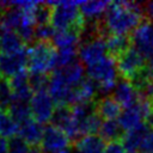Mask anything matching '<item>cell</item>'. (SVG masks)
I'll use <instances>...</instances> for the list:
<instances>
[{
	"label": "cell",
	"instance_id": "6da1fadb",
	"mask_svg": "<svg viewBox=\"0 0 153 153\" xmlns=\"http://www.w3.org/2000/svg\"><path fill=\"white\" fill-rule=\"evenodd\" d=\"M143 7L139 2L115 1L104 14V27L111 35L127 36L135 31L143 22Z\"/></svg>",
	"mask_w": 153,
	"mask_h": 153
},
{
	"label": "cell",
	"instance_id": "7a4b0ae2",
	"mask_svg": "<svg viewBox=\"0 0 153 153\" xmlns=\"http://www.w3.org/2000/svg\"><path fill=\"white\" fill-rule=\"evenodd\" d=\"M51 6L50 25L57 31L76 30L81 31L85 19L80 12V2L78 1H57L47 2Z\"/></svg>",
	"mask_w": 153,
	"mask_h": 153
},
{
	"label": "cell",
	"instance_id": "3957f363",
	"mask_svg": "<svg viewBox=\"0 0 153 153\" xmlns=\"http://www.w3.org/2000/svg\"><path fill=\"white\" fill-rule=\"evenodd\" d=\"M57 50L51 42L37 41L29 48L27 68L30 74H47L56 67Z\"/></svg>",
	"mask_w": 153,
	"mask_h": 153
},
{
	"label": "cell",
	"instance_id": "277c9868",
	"mask_svg": "<svg viewBox=\"0 0 153 153\" xmlns=\"http://www.w3.org/2000/svg\"><path fill=\"white\" fill-rule=\"evenodd\" d=\"M87 76L97 84L98 91L108 93L112 91L117 84V66L116 61L111 56H105L99 62L86 68Z\"/></svg>",
	"mask_w": 153,
	"mask_h": 153
},
{
	"label": "cell",
	"instance_id": "5b68a950",
	"mask_svg": "<svg viewBox=\"0 0 153 153\" xmlns=\"http://www.w3.org/2000/svg\"><path fill=\"white\" fill-rule=\"evenodd\" d=\"M27 61L29 49H26V47L16 53L0 51V78L10 80L20 72H24Z\"/></svg>",
	"mask_w": 153,
	"mask_h": 153
},
{
	"label": "cell",
	"instance_id": "8992f818",
	"mask_svg": "<svg viewBox=\"0 0 153 153\" xmlns=\"http://www.w3.org/2000/svg\"><path fill=\"white\" fill-rule=\"evenodd\" d=\"M147 60L133 47L116 60V66L122 79L133 80L147 65Z\"/></svg>",
	"mask_w": 153,
	"mask_h": 153
},
{
	"label": "cell",
	"instance_id": "52a82bcc",
	"mask_svg": "<svg viewBox=\"0 0 153 153\" xmlns=\"http://www.w3.org/2000/svg\"><path fill=\"white\" fill-rule=\"evenodd\" d=\"M30 108L32 118L38 123H48L51 121L55 112V103L47 90L33 92L32 98L30 100Z\"/></svg>",
	"mask_w": 153,
	"mask_h": 153
},
{
	"label": "cell",
	"instance_id": "ba28073f",
	"mask_svg": "<svg viewBox=\"0 0 153 153\" xmlns=\"http://www.w3.org/2000/svg\"><path fill=\"white\" fill-rule=\"evenodd\" d=\"M108 47H106V39L105 37H96L90 41H86L80 44L78 50V56L85 66L90 67L100 60H103L106 55Z\"/></svg>",
	"mask_w": 153,
	"mask_h": 153
},
{
	"label": "cell",
	"instance_id": "9c48e42d",
	"mask_svg": "<svg viewBox=\"0 0 153 153\" xmlns=\"http://www.w3.org/2000/svg\"><path fill=\"white\" fill-rule=\"evenodd\" d=\"M134 48L147 60H153V22H143L131 35Z\"/></svg>",
	"mask_w": 153,
	"mask_h": 153
},
{
	"label": "cell",
	"instance_id": "30bf717a",
	"mask_svg": "<svg viewBox=\"0 0 153 153\" xmlns=\"http://www.w3.org/2000/svg\"><path fill=\"white\" fill-rule=\"evenodd\" d=\"M71 139L60 128L50 124L44 128L43 139L41 142V149L43 153H60L67 149Z\"/></svg>",
	"mask_w": 153,
	"mask_h": 153
},
{
	"label": "cell",
	"instance_id": "8fae6325",
	"mask_svg": "<svg viewBox=\"0 0 153 153\" xmlns=\"http://www.w3.org/2000/svg\"><path fill=\"white\" fill-rule=\"evenodd\" d=\"M112 98L117 100L121 106L128 108L137 103L141 98V94L129 80L121 79L117 81L115 88L112 90Z\"/></svg>",
	"mask_w": 153,
	"mask_h": 153
},
{
	"label": "cell",
	"instance_id": "7c38bea8",
	"mask_svg": "<svg viewBox=\"0 0 153 153\" xmlns=\"http://www.w3.org/2000/svg\"><path fill=\"white\" fill-rule=\"evenodd\" d=\"M51 75H54L55 78H57L60 81H62L63 84L71 86V87H75L84 78V68L81 66L80 62L75 61L73 63H69L67 66L56 68Z\"/></svg>",
	"mask_w": 153,
	"mask_h": 153
},
{
	"label": "cell",
	"instance_id": "4fadbf2b",
	"mask_svg": "<svg viewBox=\"0 0 153 153\" xmlns=\"http://www.w3.org/2000/svg\"><path fill=\"white\" fill-rule=\"evenodd\" d=\"M8 81L12 87V91H13L14 100H19V102L31 100L33 91L30 85V75H27V73L25 71L14 75Z\"/></svg>",
	"mask_w": 153,
	"mask_h": 153
},
{
	"label": "cell",
	"instance_id": "5bb4252c",
	"mask_svg": "<svg viewBox=\"0 0 153 153\" xmlns=\"http://www.w3.org/2000/svg\"><path fill=\"white\" fill-rule=\"evenodd\" d=\"M97 91V85L90 78H84L73 90V106L79 104L94 103Z\"/></svg>",
	"mask_w": 153,
	"mask_h": 153
},
{
	"label": "cell",
	"instance_id": "9a60e30c",
	"mask_svg": "<svg viewBox=\"0 0 153 153\" xmlns=\"http://www.w3.org/2000/svg\"><path fill=\"white\" fill-rule=\"evenodd\" d=\"M44 128L35 120H29L19 127V136L26 141L31 147H37L43 139Z\"/></svg>",
	"mask_w": 153,
	"mask_h": 153
},
{
	"label": "cell",
	"instance_id": "2e32d148",
	"mask_svg": "<svg viewBox=\"0 0 153 153\" xmlns=\"http://www.w3.org/2000/svg\"><path fill=\"white\" fill-rule=\"evenodd\" d=\"M94 106H96L97 115L105 121L115 120L120 117V115L122 114L120 103L115 100L112 97L106 96V97L99 98L98 100L94 102Z\"/></svg>",
	"mask_w": 153,
	"mask_h": 153
},
{
	"label": "cell",
	"instance_id": "e0dca14e",
	"mask_svg": "<svg viewBox=\"0 0 153 153\" xmlns=\"http://www.w3.org/2000/svg\"><path fill=\"white\" fill-rule=\"evenodd\" d=\"M106 146L105 141L96 134L85 135L74 143L76 153H104Z\"/></svg>",
	"mask_w": 153,
	"mask_h": 153
},
{
	"label": "cell",
	"instance_id": "ac0fdd59",
	"mask_svg": "<svg viewBox=\"0 0 153 153\" xmlns=\"http://www.w3.org/2000/svg\"><path fill=\"white\" fill-rule=\"evenodd\" d=\"M80 31L76 30H66V31H56L51 43L59 50L67 49H78L80 43Z\"/></svg>",
	"mask_w": 153,
	"mask_h": 153
},
{
	"label": "cell",
	"instance_id": "d6986e66",
	"mask_svg": "<svg viewBox=\"0 0 153 153\" xmlns=\"http://www.w3.org/2000/svg\"><path fill=\"white\" fill-rule=\"evenodd\" d=\"M151 130V128L143 123L142 126L133 129V130H129V131H126L123 134V137H122V145L124 146V148L130 152V153H137L139 148H140V145L142 142V140L145 139L146 134Z\"/></svg>",
	"mask_w": 153,
	"mask_h": 153
},
{
	"label": "cell",
	"instance_id": "ffe728a7",
	"mask_svg": "<svg viewBox=\"0 0 153 153\" xmlns=\"http://www.w3.org/2000/svg\"><path fill=\"white\" fill-rule=\"evenodd\" d=\"M131 44V38L128 36H121V35H109L106 38V47L108 53L111 57L117 59L122 54H124Z\"/></svg>",
	"mask_w": 153,
	"mask_h": 153
},
{
	"label": "cell",
	"instance_id": "44dd1931",
	"mask_svg": "<svg viewBox=\"0 0 153 153\" xmlns=\"http://www.w3.org/2000/svg\"><path fill=\"white\" fill-rule=\"evenodd\" d=\"M110 6V2L108 1H84L80 2V12L84 18H87V20H98L97 18L102 14H105L108 8Z\"/></svg>",
	"mask_w": 153,
	"mask_h": 153
},
{
	"label": "cell",
	"instance_id": "7402d4cb",
	"mask_svg": "<svg viewBox=\"0 0 153 153\" xmlns=\"http://www.w3.org/2000/svg\"><path fill=\"white\" fill-rule=\"evenodd\" d=\"M25 43L16 31H2L0 51L2 53H16L25 48Z\"/></svg>",
	"mask_w": 153,
	"mask_h": 153
},
{
	"label": "cell",
	"instance_id": "603a6c76",
	"mask_svg": "<svg viewBox=\"0 0 153 153\" xmlns=\"http://www.w3.org/2000/svg\"><path fill=\"white\" fill-rule=\"evenodd\" d=\"M123 134H124L123 129L121 128L120 123L115 120L104 121L100 126V129H99V136L104 141H109V143L122 140Z\"/></svg>",
	"mask_w": 153,
	"mask_h": 153
},
{
	"label": "cell",
	"instance_id": "cb8c5ba5",
	"mask_svg": "<svg viewBox=\"0 0 153 153\" xmlns=\"http://www.w3.org/2000/svg\"><path fill=\"white\" fill-rule=\"evenodd\" d=\"M19 133V124L13 120L8 110H0V136L12 139Z\"/></svg>",
	"mask_w": 153,
	"mask_h": 153
},
{
	"label": "cell",
	"instance_id": "d4e9b609",
	"mask_svg": "<svg viewBox=\"0 0 153 153\" xmlns=\"http://www.w3.org/2000/svg\"><path fill=\"white\" fill-rule=\"evenodd\" d=\"M8 112L11 114V116L13 117V120L19 124V127L27 122L29 120L32 118V114H31V108H30V103L29 102H19V100H14L10 108L7 109Z\"/></svg>",
	"mask_w": 153,
	"mask_h": 153
},
{
	"label": "cell",
	"instance_id": "484cf974",
	"mask_svg": "<svg viewBox=\"0 0 153 153\" xmlns=\"http://www.w3.org/2000/svg\"><path fill=\"white\" fill-rule=\"evenodd\" d=\"M51 18V6L47 2H39L32 11V19L35 25L48 24Z\"/></svg>",
	"mask_w": 153,
	"mask_h": 153
},
{
	"label": "cell",
	"instance_id": "4316f807",
	"mask_svg": "<svg viewBox=\"0 0 153 153\" xmlns=\"http://www.w3.org/2000/svg\"><path fill=\"white\" fill-rule=\"evenodd\" d=\"M13 102H14V96L10 81L0 78V106L7 110Z\"/></svg>",
	"mask_w": 153,
	"mask_h": 153
},
{
	"label": "cell",
	"instance_id": "83f0119b",
	"mask_svg": "<svg viewBox=\"0 0 153 153\" xmlns=\"http://www.w3.org/2000/svg\"><path fill=\"white\" fill-rule=\"evenodd\" d=\"M32 147L20 136H14L8 140V153H31Z\"/></svg>",
	"mask_w": 153,
	"mask_h": 153
},
{
	"label": "cell",
	"instance_id": "f1b7e54d",
	"mask_svg": "<svg viewBox=\"0 0 153 153\" xmlns=\"http://www.w3.org/2000/svg\"><path fill=\"white\" fill-rule=\"evenodd\" d=\"M55 35L54 27L50 24H43V25H37L35 27V38L37 41H43V42H50Z\"/></svg>",
	"mask_w": 153,
	"mask_h": 153
},
{
	"label": "cell",
	"instance_id": "f546056e",
	"mask_svg": "<svg viewBox=\"0 0 153 153\" xmlns=\"http://www.w3.org/2000/svg\"><path fill=\"white\" fill-rule=\"evenodd\" d=\"M30 75V85L33 92L45 90L49 84V78L47 74H29Z\"/></svg>",
	"mask_w": 153,
	"mask_h": 153
},
{
	"label": "cell",
	"instance_id": "4dcf8cb0",
	"mask_svg": "<svg viewBox=\"0 0 153 153\" xmlns=\"http://www.w3.org/2000/svg\"><path fill=\"white\" fill-rule=\"evenodd\" d=\"M104 153H130V152H128L120 141H115L108 143Z\"/></svg>",
	"mask_w": 153,
	"mask_h": 153
},
{
	"label": "cell",
	"instance_id": "1f68e13d",
	"mask_svg": "<svg viewBox=\"0 0 153 153\" xmlns=\"http://www.w3.org/2000/svg\"><path fill=\"white\" fill-rule=\"evenodd\" d=\"M145 96L149 102H153V80L147 85V87L145 88Z\"/></svg>",
	"mask_w": 153,
	"mask_h": 153
},
{
	"label": "cell",
	"instance_id": "d6a6232c",
	"mask_svg": "<svg viewBox=\"0 0 153 153\" xmlns=\"http://www.w3.org/2000/svg\"><path fill=\"white\" fill-rule=\"evenodd\" d=\"M0 153H8V141L0 136Z\"/></svg>",
	"mask_w": 153,
	"mask_h": 153
},
{
	"label": "cell",
	"instance_id": "836d02e7",
	"mask_svg": "<svg viewBox=\"0 0 153 153\" xmlns=\"http://www.w3.org/2000/svg\"><path fill=\"white\" fill-rule=\"evenodd\" d=\"M145 11L148 14V17L153 20V1H149L145 5Z\"/></svg>",
	"mask_w": 153,
	"mask_h": 153
},
{
	"label": "cell",
	"instance_id": "e575fe53",
	"mask_svg": "<svg viewBox=\"0 0 153 153\" xmlns=\"http://www.w3.org/2000/svg\"><path fill=\"white\" fill-rule=\"evenodd\" d=\"M60 153H71V151H68V149H66V151H63V152H60Z\"/></svg>",
	"mask_w": 153,
	"mask_h": 153
},
{
	"label": "cell",
	"instance_id": "d590c367",
	"mask_svg": "<svg viewBox=\"0 0 153 153\" xmlns=\"http://www.w3.org/2000/svg\"><path fill=\"white\" fill-rule=\"evenodd\" d=\"M151 108H152V110H153V102H151Z\"/></svg>",
	"mask_w": 153,
	"mask_h": 153
},
{
	"label": "cell",
	"instance_id": "8d00e7d4",
	"mask_svg": "<svg viewBox=\"0 0 153 153\" xmlns=\"http://www.w3.org/2000/svg\"><path fill=\"white\" fill-rule=\"evenodd\" d=\"M0 42H1V35H0Z\"/></svg>",
	"mask_w": 153,
	"mask_h": 153
}]
</instances>
